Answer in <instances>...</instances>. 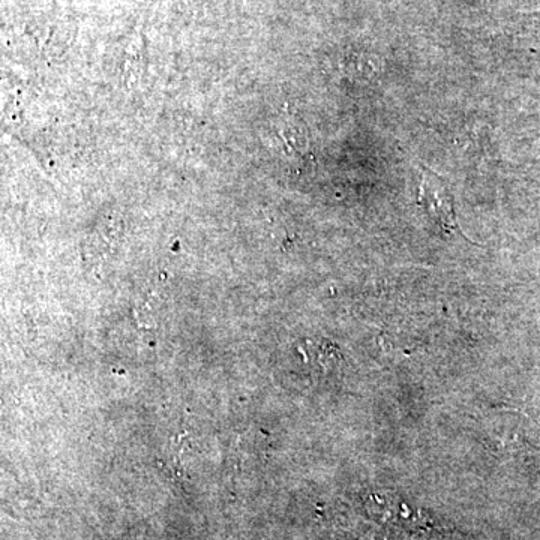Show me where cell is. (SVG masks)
Masks as SVG:
<instances>
[{
	"label": "cell",
	"instance_id": "1",
	"mask_svg": "<svg viewBox=\"0 0 540 540\" xmlns=\"http://www.w3.org/2000/svg\"><path fill=\"white\" fill-rule=\"evenodd\" d=\"M417 204L425 207L428 215L437 222L441 230L464 236L456 221L455 198L452 188L444 177L438 176L428 167H423ZM465 237V236H464Z\"/></svg>",
	"mask_w": 540,
	"mask_h": 540
}]
</instances>
